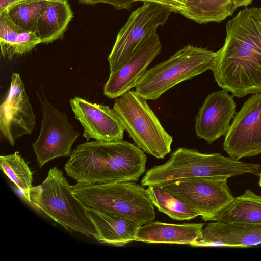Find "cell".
<instances>
[{"label": "cell", "instance_id": "1", "mask_svg": "<svg viewBox=\"0 0 261 261\" xmlns=\"http://www.w3.org/2000/svg\"><path fill=\"white\" fill-rule=\"evenodd\" d=\"M212 70L218 85L233 96L261 92V8H245L227 22Z\"/></svg>", "mask_w": 261, "mask_h": 261}, {"label": "cell", "instance_id": "2", "mask_svg": "<svg viewBox=\"0 0 261 261\" xmlns=\"http://www.w3.org/2000/svg\"><path fill=\"white\" fill-rule=\"evenodd\" d=\"M146 161L144 152L130 142L95 140L79 144L64 169L79 183L136 181L145 171Z\"/></svg>", "mask_w": 261, "mask_h": 261}, {"label": "cell", "instance_id": "3", "mask_svg": "<svg viewBox=\"0 0 261 261\" xmlns=\"http://www.w3.org/2000/svg\"><path fill=\"white\" fill-rule=\"evenodd\" d=\"M259 164L241 162L220 153L206 154L195 149L178 148L164 164L155 166L141 181L143 187L163 186L191 178L226 176L251 173L259 176Z\"/></svg>", "mask_w": 261, "mask_h": 261}, {"label": "cell", "instance_id": "4", "mask_svg": "<svg viewBox=\"0 0 261 261\" xmlns=\"http://www.w3.org/2000/svg\"><path fill=\"white\" fill-rule=\"evenodd\" d=\"M32 205L68 231L96 240L97 233L86 207L75 196L72 186L57 167L50 168L42 183L30 192Z\"/></svg>", "mask_w": 261, "mask_h": 261}, {"label": "cell", "instance_id": "5", "mask_svg": "<svg viewBox=\"0 0 261 261\" xmlns=\"http://www.w3.org/2000/svg\"><path fill=\"white\" fill-rule=\"evenodd\" d=\"M75 196L86 207L122 215L142 225L155 218L154 205L143 186L134 181L72 186Z\"/></svg>", "mask_w": 261, "mask_h": 261}, {"label": "cell", "instance_id": "6", "mask_svg": "<svg viewBox=\"0 0 261 261\" xmlns=\"http://www.w3.org/2000/svg\"><path fill=\"white\" fill-rule=\"evenodd\" d=\"M216 56L205 48L186 45L147 70L135 91L146 100H156L179 83L212 70Z\"/></svg>", "mask_w": 261, "mask_h": 261}, {"label": "cell", "instance_id": "7", "mask_svg": "<svg viewBox=\"0 0 261 261\" xmlns=\"http://www.w3.org/2000/svg\"><path fill=\"white\" fill-rule=\"evenodd\" d=\"M136 91L115 98L113 109L137 147L158 159L171 151L173 138L163 127L147 102Z\"/></svg>", "mask_w": 261, "mask_h": 261}, {"label": "cell", "instance_id": "8", "mask_svg": "<svg viewBox=\"0 0 261 261\" xmlns=\"http://www.w3.org/2000/svg\"><path fill=\"white\" fill-rule=\"evenodd\" d=\"M228 178L226 176L195 177L163 187L204 221H216L234 199L227 184Z\"/></svg>", "mask_w": 261, "mask_h": 261}, {"label": "cell", "instance_id": "9", "mask_svg": "<svg viewBox=\"0 0 261 261\" xmlns=\"http://www.w3.org/2000/svg\"><path fill=\"white\" fill-rule=\"evenodd\" d=\"M172 12L166 7L149 2H144L132 12L119 31L108 58L110 74L117 71L127 61L144 37L165 24Z\"/></svg>", "mask_w": 261, "mask_h": 261}, {"label": "cell", "instance_id": "10", "mask_svg": "<svg viewBox=\"0 0 261 261\" xmlns=\"http://www.w3.org/2000/svg\"><path fill=\"white\" fill-rule=\"evenodd\" d=\"M42 111L41 129L32 148L40 168L60 157H70L72 146L80 133L68 120L66 114L60 111L44 95L37 93Z\"/></svg>", "mask_w": 261, "mask_h": 261}, {"label": "cell", "instance_id": "11", "mask_svg": "<svg viewBox=\"0 0 261 261\" xmlns=\"http://www.w3.org/2000/svg\"><path fill=\"white\" fill-rule=\"evenodd\" d=\"M224 150L234 159L261 154V92L243 104L225 136Z\"/></svg>", "mask_w": 261, "mask_h": 261}, {"label": "cell", "instance_id": "12", "mask_svg": "<svg viewBox=\"0 0 261 261\" xmlns=\"http://www.w3.org/2000/svg\"><path fill=\"white\" fill-rule=\"evenodd\" d=\"M35 125V115L24 85L20 75L13 73L8 94L0 106L1 136L13 146L19 138L31 135Z\"/></svg>", "mask_w": 261, "mask_h": 261}, {"label": "cell", "instance_id": "13", "mask_svg": "<svg viewBox=\"0 0 261 261\" xmlns=\"http://www.w3.org/2000/svg\"><path fill=\"white\" fill-rule=\"evenodd\" d=\"M161 49L162 44L156 31L144 37L127 61L117 71L110 74L103 86L104 95L116 98L135 87Z\"/></svg>", "mask_w": 261, "mask_h": 261}, {"label": "cell", "instance_id": "14", "mask_svg": "<svg viewBox=\"0 0 261 261\" xmlns=\"http://www.w3.org/2000/svg\"><path fill=\"white\" fill-rule=\"evenodd\" d=\"M69 102L75 118L83 127L87 141L90 139L103 142L122 140L125 129L113 109L77 96Z\"/></svg>", "mask_w": 261, "mask_h": 261}, {"label": "cell", "instance_id": "15", "mask_svg": "<svg viewBox=\"0 0 261 261\" xmlns=\"http://www.w3.org/2000/svg\"><path fill=\"white\" fill-rule=\"evenodd\" d=\"M235 113L236 103L228 91L223 89L212 93L196 116L197 136L212 144L222 136L226 135Z\"/></svg>", "mask_w": 261, "mask_h": 261}, {"label": "cell", "instance_id": "16", "mask_svg": "<svg viewBox=\"0 0 261 261\" xmlns=\"http://www.w3.org/2000/svg\"><path fill=\"white\" fill-rule=\"evenodd\" d=\"M260 244L261 225L216 221L208 223L190 246L247 247Z\"/></svg>", "mask_w": 261, "mask_h": 261}, {"label": "cell", "instance_id": "17", "mask_svg": "<svg viewBox=\"0 0 261 261\" xmlns=\"http://www.w3.org/2000/svg\"><path fill=\"white\" fill-rule=\"evenodd\" d=\"M87 213L95 227L96 240L101 243L124 245L135 241L139 228L138 221L115 213L86 207Z\"/></svg>", "mask_w": 261, "mask_h": 261}, {"label": "cell", "instance_id": "18", "mask_svg": "<svg viewBox=\"0 0 261 261\" xmlns=\"http://www.w3.org/2000/svg\"><path fill=\"white\" fill-rule=\"evenodd\" d=\"M204 226V223L177 224L151 221L139 228L135 241L191 245L200 237Z\"/></svg>", "mask_w": 261, "mask_h": 261}, {"label": "cell", "instance_id": "19", "mask_svg": "<svg viewBox=\"0 0 261 261\" xmlns=\"http://www.w3.org/2000/svg\"><path fill=\"white\" fill-rule=\"evenodd\" d=\"M73 13L68 0H53L39 16L34 32L42 43L63 37Z\"/></svg>", "mask_w": 261, "mask_h": 261}, {"label": "cell", "instance_id": "20", "mask_svg": "<svg viewBox=\"0 0 261 261\" xmlns=\"http://www.w3.org/2000/svg\"><path fill=\"white\" fill-rule=\"evenodd\" d=\"M41 43L34 32L15 25L6 12L0 14V45L3 57L11 59L31 51Z\"/></svg>", "mask_w": 261, "mask_h": 261}, {"label": "cell", "instance_id": "21", "mask_svg": "<svg viewBox=\"0 0 261 261\" xmlns=\"http://www.w3.org/2000/svg\"><path fill=\"white\" fill-rule=\"evenodd\" d=\"M237 8L231 0H187L182 14L199 24L220 22Z\"/></svg>", "mask_w": 261, "mask_h": 261}, {"label": "cell", "instance_id": "22", "mask_svg": "<svg viewBox=\"0 0 261 261\" xmlns=\"http://www.w3.org/2000/svg\"><path fill=\"white\" fill-rule=\"evenodd\" d=\"M261 225V196L247 189L234 200L217 220Z\"/></svg>", "mask_w": 261, "mask_h": 261}, {"label": "cell", "instance_id": "23", "mask_svg": "<svg viewBox=\"0 0 261 261\" xmlns=\"http://www.w3.org/2000/svg\"><path fill=\"white\" fill-rule=\"evenodd\" d=\"M0 168L19 190L24 199L31 204L33 172L25 160L18 151L9 155H1Z\"/></svg>", "mask_w": 261, "mask_h": 261}, {"label": "cell", "instance_id": "24", "mask_svg": "<svg viewBox=\"0 0 261 261\" xmlns=\"http://www.w3.org/2000/svg\"><path fill=\"white\" fill-rule=\"evenodd\" d=\"M149 197L159 211L173 219L182 221L194 219L199 215L168 192L163 186H148Z\"/></svg>", "mask_w": 261, "mask_h": 261}, {"label": "cell", "instance_id": "25", "mask_svg": "<svg viewBox=\"0 0 261 261\" xmlns=\"http://www.w3.org/2000/svg\"><path fill=\"white\" fill-rule=\"evenodd\" d=\"M53 0H22L10 6L6 12L16 26L34 32L38 18Z\"/></svg>", "mask_w": 261, "mask_h": 261}, {"label": "cell", "instance_id": "26", "mask_svg": "<svg viewBox=\"0 0 261 261\" xmlns=\"http://www.w3.org/2000/svg\"><path fill=\"white\" fill-rule=\"evenodd\" d=\"M81 4L86 5H95L98 3H105L113 6L116 9H131L133 4L132 0H78Z\"/></svg>", "mask_w": 261, "mask_h": 261}, {"label": "cell", "instance_id": "27", "mask_svg": "<svg viewBox=\"0 0 261 261\" xmlns=\"http://www.w3.org/2000/svg\"><path fill=\"white\" fill-rule=\"evenodd\" d=\"M133 3L137 1L153 3L166 7L173 12L181 14L185 9L187 0H132Z\"/></svg>", "mask_w": 261, "mask_h": 261}, {"label": "cell", "instance_id": "28", "mask_svg": "<svg viewBox=\"0 0 261 261\" xmlns=\"http://www.w3.org/2000/svg\"><path fill=\"white\" fill-rule=\"evenodd\" d=\"M22 0H0V14L3 13L10 6Z\"/></svg>", "mask_w": 261, "mask_h": 261}, {"label": "cell", "instance_id": "29", "mask_svg": "<svg viewBox=\"0 0 261 261\" xmlns=\"http://www.w3.org/2000/svg\"><path fill=\"white\" fill-rule=\"evenodd\" d=\"M234 6L237 8L240 7H246L251 4L253 0H231Z\"/></svg>", "mask_w": 261, "mask_h": 261}, {"label": "cell", "instance_id": "30", "mask_svg": "<svg viewBox=\"0 0 261 261\" xmlns=\"http://www.w3.org/2000/svg\"><path fill=\"white\" fill-rule=\"evenodd\" d=\"M259 177H260V178H259V185L261 187V174H260Z\"/></svg>", "mask_w": 261, "mask_h": 261}]
</instances>
